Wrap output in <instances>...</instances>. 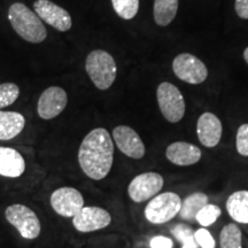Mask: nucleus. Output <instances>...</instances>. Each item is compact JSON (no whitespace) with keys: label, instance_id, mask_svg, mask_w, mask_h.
<instances>
[{"label":"nucleus","instance_id":"c85d7f7f","mask_svg":"<svg viewBox=\"0 0 248 248\" xmlns=\"http://www.w3.org/2000/svg\"><path fill=\"white\" fill-rule=\"evenodd\" d=\"M235 13L244 20H248V0H235Z\"/></svg>","mask_w":248,"mask_h":248},{"label":"nucleus","instance_id":"1a4fd4ad","mask_svg":"<svg viewBox=\"0 0 248 248\" xmlns=\"http://www.w3.org/2000/svg\"><path fill=\"white\" fill-rule=\"evenodd\" d=\"M49 202L58 215L73 218L84 207V198L76 188L60 187L51 194Z\"/></svg>","mask_w":248,"mask_h":248},{"label":"nucleus","instance_id":"a211bd4d","mask_svg":"<svg viewBox=\"0 0 248 248\" xmlns=\"http://www.w3.org/2000/svg\"><path fill=\"white\" fill-rule=\"evenodd\" d=\"M226 210L233 221L248 224V191H237L226 200Z\"/></svg>","mask_w":248,"mask_h":248},{"label":"nucleus","instance_id":"9d476101","mask_svg":"<svg viewBox=\"0 0 248 248\" xmlns=\"http://www.w3.org/2000/svg\"><path fill=\"white\" fill-rule=\"evenodd\" d=\"M33 8L40 20L45 21V23L53 27L58 31L66 32L73 27L70 14L51 0H36L33 2Z\"/></svg>","mask_w":248,"mask_h":248},{"label":"nucleus","instance_id":"f8f14e48","mask_svg":"<svg viewBox=\"0 0 248 248\" xmlns=\"http://www.w3.org/2000/svg\"><path fill=\"white\" fill-rule=\"evenodd\" d=\"M67 104V92L59 86H51L40 94L37 104V111L40 119L52 120L60 115Z\"/></svg>","mask_w":248,"mask_h":248},{"label":"nucleus","instance_id":"aec40b11","mask_svg":"<svg viewBox=\"0 0 248 248\" xmlns=\"http://www.w3.org/2000/svg\"><path fill=\"white\" fill-rule=\"evenodd\" d=\"M208 203V197L201 192H197L188 195L182 201V207L179 210V216L186 221H193L197 217V214Z\"/></svg>","mask_w":248,"mask_h":248},{"label":"nucleus","instance_id":"412c9836","mask_svg":"<svg viewBox=\"0 0 248 248\" xmlns=\"http://www.w3.org/2000/svg\"><path fill=\"white\" fill-rule=\"evenodd\" d=\"M221 248H243V233L239 226L234 223L224 225L219 233Z\"/></svg>","mask_w":248,"mask_h":248},{"label":"nucleus","instance_id":"f03ea898","mask_svg":"<svg viewBox=\"0 0 248 248\" xmlns=\"http://www.w3.org/2000/svg\"><path fill=\"white\" fill-rule=\"evenodd\" d=\"M8 21L21 38L39 44L47 37V30L40 17L22 2H14L8 8Z\"/></svg>","mask_w":248,"mask_h":248},{"label":"nucleus","instance_id":"9b49d317","mask_svg":"<svg viewBox=\"0 0 248 248\" xmlns=\"http://www.w3.org/2000/svg\"><path fill=\"white\" fill-rule=\"evenodd\" d=\"M111 223V215L100 207H83L82 210L73 217V225L82 233L94 232L107 228Z\"/></svg>","mask_w":248,"mask_h":248},{"label":"nucleus","instance_id":"6ab92c4d","mask_svg":"<svg viewBox=\"0 0 248 248\" xmlns=\"http://www.w3.org/2000/svg\"><path fill=\"white\" fill-rule=\"evenodd\" d=\"M179 0H154L153 15L157 26L166 27L176 17Z\"/></svg>","mask_w":248,"mask_h":248},{"label":"nucleus","instance_id":"4468645a","mask_svg":"<svg viewBox=\"0 0 248 248\" xmlns=\"http://www.w3.org/2000/svg\"><path fill=\"white\" fill-rule=\"evenodd\" d=\"M222 122L215 114L206 111L198 120V138L204 147L213 148L217 146L222 138Z\"/></svg>","mask_w":248,"mask_h":248},{"label":"nucleus","instance_id":"6e6552de","mask_svg":"<svg viewBox=\"0 0 248 248\" xmlns=\"http://www.w3.org/2000/svg\"><path fill=\"white\" fill-rule=\"evenodd\" d=\"M164 179L160 173L148 171L137 175L130 182L128 194L130 199L137 203L152 199L162 190Z\"/></svg>","mask_w":248,"mask_h":248},{"label":"nucleus","instance_id":"2eb2a0df","mask_svg":"<svg viewBox=\"0 0 248 248\" xmlns=\"http://www.w3.org/2000/svg\"><path fill=\"white\" fill-rule=\"evenodd\" d=\"M200 148L186 141H176L170 144L166 150V156L176 166L187 167L198 163L201 159Z\"/></svg>","mask_w":248,"mask_h":248},{"label":"nucleus","instance_id":"423d86ee","mask_svg":"<svg viewBox=\"0 0 248 248\" xmlns=\"http://www.w3.org/2000/svg\"><path fill=\"white\" fill-rule=\"evenodd\" d=\"M157 104L164 119L170 123H177L184 117L185 100L177 86L163 82L156 90Z\"/></svg>","mask_w":248,"mask_h":248},{"label":"nucleus","instance_id":"dca6fc26","mask_svg":"<svg viewBox=\"0 0 248 248\" xmlns=\"http://www.w3.org/2000/svg\"><path fill=\"white\" fill-rule=\"evenodd\" d=\"M26 170V161L20 152L11 147L0 146V176L17 178Z\"/></svg>","mask_w":248,"mask_h":248},{"label":"nucleus","instance_id":"7ed1b4c3","mask_svg":"<svg viewBox=\"0 0 248 248\" xmlns=\"http://www.w3.org/2000/svg\"><path fill=\"white\" fill-rule=\"evenodd\" d=\"M85 69L95 88L101 91L109 89L116 79V62L104 49H94L86 57Z\"/></svg>","mask_w":248,"mask_h":248},{"label":"nucleus","instance_id":"0eeeda50","mask_svg":"<svg viewBox=\"0 0 248 248\" xmlns=\"http://www.w3.org/2000/svg\"><path fill=\"white\" fill-rule=\"evenodd\" d=\"M172 70L175 75L188 84H200L208 77L206 64L193 54L182 53L173 59Z\"/></svg>","mask_w":248,"mask_h":248},{"label":"nucleus","instance_id":"20e7f679","mask_svg":"<svg viewBox=\"0 0 248 248\" xmlns=\"http://www.w3.org/2000/svg\"><path fill=\"white\" fill-rule=\"evenodd\" d=\"M182 199L173 192H164L152 198L145 207V217L152 224H164L178 215Z\"/></svg>","mask_w":248,"mask_h":248},{"label":"nucleus","instance_id":"f3484780","mask_svg":"<svg viewBox=\"0 0 248 248\" xmlns=\"http://www.w3.org/2000/svg\"><path fill=\"white\" fill-rule=\"evenodd\" d=\"M26 119L17 111L0 110V140H11L23 131Z\"/></svg>","mask_w":248,"mask_h":248},{"label":"nucleus","instance_id":"cd10ccee","mask_svg":"<svg viewBox=\"0 0 248 248\" xmlns=\"http://www.w3.org/2000/svg\"><path fill=\"white\" fill-rule=\"evenodd\" d=\"M150 246L151 248H172L173 241L164 235H156L151 239Z\"/></svg>","mask_w":248,"mask_h":248},{"label":"nucleus","instance_id":"bb28decb","mask_svg":"<svg viewBox=\"0 0 248 248\" xmlns=\"http://www.w3.org/2000/svg\"><path fill=\"white\" fill-rule=\"evenodd\" d=\"M194 238L197 244L201 248H215L216 243L212 233L207 229L201 228L194 232Z\"/></svg>","mask_w":248,"mask_h":248},{"label":"nucleus","instance_id":"39448f33","mask_svg":"<svg viewBox=\"0 0 248 248\" xmlns=\"http://www.w3.org/2000/svg\"><path fill=\"white\" fill-rule=\"evenodd\" d=\"M5 217L24 239H36L42 231L38 216L32 209L21 203L12 204L6 208Z\"/></svg>","mask_w":248,"mask_h":248},{"label":"nucleus","instance_id":"f257e3e1","mask_svg":"<svg viewBox=\"0 0 248 248\" xmlns=\"http://www.w3.org/2000/svg\"><path fill=\"white\" fill-rule=\"evenodd\" d=\"M114 162V142L104 128L90 131L78 150V163L83 172L93 181H101L110 172Z\"/></svg>","mask_w":248,"mask_h":248},{"label":"nucleus","instance_id":"393cba45","mask_svg":"<svg viewBox=\"0 0 248 248\" xmlns=\"http://www.w3.org/2000/svg\"><path fill=\"white\" fill-rule=\"evenodd\" d=\"M20 95V89L15 83L0 84V109L13 105Z\"/></svg>","mask_w":248,"mask_h":248},{"label":"nucleus","instance_id":"4be33fe9","mask_svg":"<svg viewBox=\"0 0 248 248\" xmlns=\"http://www.w3.org/2000/svg\"><path fill=\"white\" fill-rule=\"evenodd\" d=\"M115 13L123 20H132L139 11V0H111Z\"/></svg>","mask_w":248,"mask_h":248},{"label":"nucleus","instance_id":"a878e982","mask_svg":"<svg viewBox=\"0 0 248 248\" xmlns=\"http://www.w3.org/2000/svg\"><path fill=\"white\" fill-rule=\"evenodd\" d=\"M237 152L243 156H248V123H245L238 128L235 137Z\"/></svg>","mask_w":248,"mask_h":248},{"label":"nucleus","instance_id":"5701e85b","mask_svg":"<svg viewBox=\"0 0 248 248\" xmlns=\"http://www.w3.org/2000/svg\"><path fill=\"white\" fill-rule=\"evenodd\" d=\"M222 210L218 206L212 203H207L199 213L197 214L195 221L202 226V228H207L214 224L217 221L219 216H221Z\"/></svg>","mask_w":248,"mask_h":248},{"label":"nucleus","instance_id":"c756f323","mask_svg":"<svg viewBox=\"0 0 248 248\" xmlns=\"http://www.w3.org/2000/svg\"><path fill=\"white\" fill-rule=\"evenodd\" d=\"M244 59H245V61L248 63V47L244 51Z\"/></svg>","mask_w":248,"mask_h":248},{"label":"nucleus","instance_id":"ddd939ff","mask_svg":"<svg viewBox=\"0 0 248 248\" xmlns=\"http://www.w3.org/2000/svg\"><path fill=\"white\" fill-rule=\"evenodd\" d=\"M113 139L119 150L131 159L139 160L146 153L139 135L128 125H119L113 130Z\"/></svg>","mask_w":248,"mask_h":248},{"label":"nucleus","instance_id":"b1692460","mask_svg":"<svg viewBox=\"0 0 248 248\" xmlns=\"http://www.w3.org/2000/svg\"><path fill=\"white\" fill-rule=\"evenodd\" d=\"M173 237L183 245L182 248H198L193 230L186 224H177L171 230Z\"/></svg>","mask_w":248,"mask_h":248}]
</instances>
